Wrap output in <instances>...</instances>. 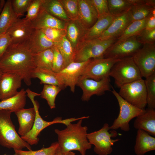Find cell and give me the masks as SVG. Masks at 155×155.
<instances>
[{
  "label": "cell",
  "mask_w": 155,
  "mask_h": 155,
  "mask_svg": "<svg viewBox=\"0 0 155 155\" xmlns=\"http://www.w3.org/2000/svg\"><path fill=\"white\" fill-rule=\"evenodd\" d=\"M53 52L52 70L58 73L65 68L63 57L57 47L55 46L52 48Z\"/></svg>",
  "instance_id": "cell-40"
},
{
  "label": "cell",
  "mask_w": 155,
  "mask_h": 155,
  "mask_svg": "<svg viewBox=\"0 0 155 155\" xmlns=\"http://www.w3.org/2000/svg\"><path fill=\"white\" fill-rule=\"evenodd\" d=\"M132 57L142 77L155 73V44L143 45Z\"/></svg>",
  "instance_id": "cell-10"
},
{
  "label": "cell",
  "mask_w": 155,
  "mask_h": 155,
  "mask_svg": "<svg viewBox=\"0 0 155 155\" xmlns=\"http://www.w3.org/2000/svg\"><path fill=\"white\" fill-rule=\"evenodd\" d=\"M68 18L77 20L78 15V0H59Z\"/></svg>",
  "instance_id": "cell-38"
},
{
  "label": "cell",
  "mask_w": 155,
  "mask_h": 155,
  "mask_svg": "<svg viewBox=\"0 0 155 155\" xmlns=\"http://www.w3.org/2000/svg\"><path fill=\"white\" fill-rule=\"evenodd\" d=\"M11 113L5 110H0V144L14 150H22L25 148L32 150L30 145L16 132L11 119Z\"/></svg>",
  "instance_id": "cell-4"
},
{
  "label": "cell",
  "mask_w": 155,
  "mask_h": 155,
  "mask_svg": "<svg viewBox=\"0 0 155 155\" xmlns=\"http://www.w3.org/2000/svg\"><path fill=\"white\" fill-rule=\"evenodd\" d=\"M19 124L18 133L21 136L24 135L31 129L33 125L36 116L34 107L22 108L15 112Z\"/></svg>",
  "instance_id": "cell-22"
},
{
  "label": "cell",
  "mask_w": 155,
  "mask_h": 155,
  "mask_svg": "<svg viewBox=\"0 0 155 155\" xmlns=\"http://www.w3.org/2000/svg\"><path fill=\"white\" fill-rule=\"evenodd\" d=\"M96 11L98 19L109 14L108 0H91Z\"/></svg>",
  "instance_id": "cell-44"
},
{
  "label": "cell",
  "mask_w": 155,
  "mask_h": 155,
  "mask_svg": "<svg viewBox=\"0 0 155 155\" xmlns=\"http://www.w3.org/2000/svg\"><path fill=\"white\" fill-rule=\"evenodd\" d=\"M32 0H13L11 3L13 11L18 18L27 11Z\"/></svg>",
  "instance_id": "cell-41"
},
{
  "label": "cell",
  "mask_w": 155,
  "mask_h": 155,
  "mask_svg": "<svg viewBox=\"0 0 155 155\" xmlns=\"http://www.w3.org/2000/svg\"><path fill=\"white\" fill-rule=\"evenodd\" d=\"M119 94L127 102L139 108L147 105L146 92L142 78L125 84L120 88Z\"/></svg>",
  "instance_id": "cell-9"
},
{
  "label": "cell",
  "mask_w": 155,
  "mask_h": 155,
  "mask_svg": "<svg viewBox=\"0 0 155 155\" xmlns=\"http://www.w3.org/2000/svg\"><path fill=\"white\" fill-rule=\"evenodd\" d=\"M63 89V88L59 86L44 84L43 89L40 94V97L46 100L51 109L55 108L56 97Z\"/></svg>",
  "instance_id": "cell-32"
},
{
  "label": "cell",
  "mask_w": 155,
  "mask_h": 155,
  "mask_svg": "<svg viewBox=\"0 0 155 155\" xmlns=\"http://www.w3.org/2000/svg\"><path fill=\"white\" fill-rule=\"evenodd\" d=\"M136 38L137 41L142 44H155V29L148 30L145 29Z\"/></svg>",
  "instance_id": "cell-42"
},
{
  "label": "cell",
  "mask_w": 155,
  "mask_h": 155,
  "mask_svg": "<svg viewBox=\"0 0 155 155\" xmlns=\"http://www.w3.org/2000/svg\"><path fill=\"white\" fill-rule=\"evenodd\" d=\"M34 55L26 42L11 44L0 59V70L3 73L19 75L27 85L30 86L32 84V72L36 67Z\"/></svg>",
  "instance_id": "cell-1"
},
{
  "label": "cell",
  "mask_w": 155,
  "mask_h": 155,
  "mask_svg": "<svg viewBox=\"0 0 155 155\" xmlns=\"http://www.w3.org/2000/svg\"><path fill=\"white\" fill-rule=\"evenodd\" d=\"M4 1L0 0V13H1L2 10V8L3 5V3H4Z\"/></svg>",
  "instance_id": "cell-50"
},
{
  "label": "cell",
  "mask_w": 155,
  "mask_h": 155,
  "mask_svg": "<svg viewBox=\"0 0 155 155\" xmlns=\"http://www.w3.org/2000/svg\"><path fill=\"white\" fill-rule=\"evenodd\" d=\"M77 21L86 30L91 28L98 20L97 13L91 0H78Z\"/></svg>",
  "instance_id": "cell-17"
},
{
  "label": "cell",
  "mask_w": 155,
  "mask_h": 155,
  "mask_svg": "<svg viewBox=\"0 0 155 155\" xmlns=\"http://www.w3.org/2000/svg\"><path fill=\"white\" fill-rule=\"evenodd\" d=\"M76 86L82 90V100L86 101H89L93 95L101 96L106 91L110 90L111 86L110 77L96 81L82 76L79 77Z\"/></svg>",
  "instance_id": "cell-13"
},
{
  "label": "cell",
  "mask_w": 155,
  "mask_h": 155,
  "mask_svg": "<svg viewBox=\"0 0 155 155\" xmlns=\"http://www.w3.org/2000/svg\"><path fill=\"white\" fill-rule=\"evenodd\" d=\"M136 36L117 41L105 51L103 58L121 59L132 56L142 46Z\"/></svg>",
  "instance_id": "cell-11"
},
{
  "label": "cell",
  "mask_w": 155,
  "mask_h": 155,
  "mask_svg": "<svg viewBox=\"0 0 155 155\" xmlns=\"http://www.w3.org/2000/svg\"><path fill=\"white\" fill-rule=\"evenodd\" d=\"M26 42L29 49L34 55L52 49L57 44L49 39L42 29H34Z\"/></svg>",
  "instance_id": "cell-18"
},
{
  "label": "cell",
  "mask_w": 155,
  "mask_h": 155,
  "mask_svg": "<svg viewBox=\"0 0 155 155\" xmlns=\"http://www.w3.org/2000/svg\"><path fill=\"white\" fill-rule=\"evenodd\" d=\"M131 22L127 12L115 17L108 28L98 39L101 40L118 38Z\"/></svg>",
  "instance_id": "cell-19"
},
{
  "label": "cell",
  "mask_w": 155,
  "mask_h": 155,
  "mask_svg": "<svg viewBox=\"0 0 155 155\" xmlns=\"http://www.w3.org/2000/svg\"><path fill=\"white\" fill-rule=\"evenodd\" d=\"M148 16L142 20L131 22L121 35L117 38V41H121L131 37L136 36L140 34L145 28Z\"/></svg>",
  "instance_id": "cell-30"
},
{
  "label": "cell",
  "mask_w": 155,
  "mask_h": 155,
  "mask_svg": "<svg viewBox=\"0 0 155 155\" xmlns=\"http://www.w3.org/2000/svg\"><path fill=\"white\" fill-rule=\"evenodd\" d=\"M26 90L23 88L14 96L0 101V110L15 113L24 108L26 104Z\"/></svg>",
  "instance_id": "cell-27"
},
{
  "label": "cell",
  "mask_w": 155,
  "mask_h": 155,
  "mask_svg": "<svg viewBox=\"0 0 155 155\" xmlns=\"http://www.w3.org/2000/svg\"><path fill=\"white\" fill-rule=\"evenodd\" d=\"M109 13L116 17L127 13L132 5L127 0H108Z\"/></svg>",
  "instance_id": "cell-35"
},
{
  "label": "cell",
  "mask_w": 155,
  "mask_h": 155,
  "mask_svg": "<svg viewBox=\"0 0 155 155\" xmlns=\"http://www.w3.org/2000/svg\"><path fill=\"white\" fill-rule=\"evenodd\" d=\"M31 21L34 29L47 28L65 29L66 22L52 16L41 7L37 16Z\"/></svg>",
  "instance_id": "cell-20"
},
{
  "label": "cell",
  "mask_w": 155,
  "mask_h": 155,
  "mask_svg": "<svg viewBox=\"0 0 155 155\" xmlns=\"http://www.w3.org/2000/svg\"><path fill=\"white\" fill-rule=\"evenodd\" d=\"M42 0H32L27 11L24 18L32 21L37 16L40 9Z\"/></svg>",
  "instance_id": "cell-43"
},
{
  "label": "cell",
  "mask_w": 155,
  "mask_h": 155,
  "mask_svg": "<svg viewBox=\"0 0 155 155\" xmlns=\"http://www.w3.org/2000/svg\"><path fill=\"white\" fill-rule=\"evenodd\" d=\"M145 29L148 30L155 29V8L148 18Z\"/></svg>",
  "instance_id": "cell-46"
},
{
  "label": "cell",
  "mask_w": 155,
  "mask_h": 155,
  "mask_svg": "<svg viewBox=\"0 0 155 155\" xmlns=\"http://www.w3.org/2000/svg\"><path fill=\"white\" fill-rule=\"evenodd\" d=\"M155 150V138L146 131L138 129L134 147L137 155H144L148 152Z\"/></svg>",
  "instance_id": "cell-24"
},
{
  "label": "cell",
  "mask_w": 155,
  "mask_h": 155,
  "mask_svg": "<svg viewBox=\"0 0 155 155\" xmlns=\"http://www.w3.org/2000/svg\"><path fill=\"white\" fill-rule=\"evenodd\" d=\"M42 30L49 39L57 44L66 35L65 29L47 28L42 29Z\"/></svg>",
  "instance_id": "cell-39"
},
{
  "label": "cell",
  "mask_w": 155,
  "mask_h": 155,
  "mask_svg": "<svg viewBox=\"0 0 155 155\" xmlns=\"http://www.w3.org/2000/svg\"><path fill=\"white\" fill-rule=\"evenodd\" d=\"M53 57L52 48L34 54V61L36 67L52 70Z\"/></svg>",
  "instance_id": "cell-31"
},
{
  "label": "cell",
  "mask_w": 155,
  "mask_h": 155,
  "mask_svg": "<svg viewBox=\"0 0 155 155\" xmlns=\"http://www.w3.org/2000/svg\"><path fill=\"white\" fill-rule=\"evenodd\" d=\"M119 59L109 58L91 59L81 76L96 81L110 77L109 74L111 68Z\"/></svg>",
  "instance_id": "cell-12"
},
{
  "label": "cell",
  "mask_w": 155,
  "mask_h": 155,
  "mask_svg": "<svg viewBox=\"0 0 155 155\" xmlns=\"http://www.w3.org/2000/svg\"><path fill=\"white\" fill-rule=\"evenodd\" d=\"M2 73H3V72L1 70H0V79H1V75H2Z\"/></svg>",
  "instance_id": "cell-51"
},
{
  "label": "cell",
  "mask_w": 155,
  "mask_h": 155,
  "mask_svg": "<svg viewBox=\"0 0 155 155\" xmlns=\"http://www.w3.org/2000/svg\"><path fill=\"white\" fill-rule=\"evenodd\" d=\"M115 17L109 13L98 18L95 24L87 30L83 41L98 38L109 27Z\"/></svg>",
  "instance_id": "cell-26"
},
{
  "label": "cell",
  "mask_w": 155,
  "mask_h": 155,
  "mask_svg": "<svg viewBox=\"0 0 155 155\" xmlns=\"http://www.w3.org/2000/svg\"><path fill=\"white\" fill-rule=\"evenodd\" d=\"M111 87L113 88L112 92L118 101L120 110L118 117L110 127V129L115 130L120 128L123 131H128L130 130V121L144 113L146 110L130 103L123 98L112 87Z\"/></svg>",
  "instance_id": "cell-8"
},
{
  "label": "cell",
  "mask_w": 155,
  "mask_h": 155,
  "mask_svg": "<svg viewBox=\"0 0 155 155\" xmlns=\"http://www.w3.org/2000/svg\"><path fill=\"white\" fill-rule=\"evenodd\" d=\"M117 39L101 40L96 38L82 41L75 51L73 62H82L92 59L103 58L106 50Z\"/></svg>",
  "instance_id": "cell-5"
},
{
  "label": "cell",
  "mask_w": 155,
  "mask_h": 155,
  "mask_svg": "<svg viewBox=\"0 0 155 155\" xmlns=\"http://www.w3.org/2000/svg\"><path fill=\"white\" fill-rule=\"evenodd\" d=\"M31 77L32 78L39 79L41 84L59 86L64 89L65 88L57 73L52 70L36 67L32 72Z\"/></svg>",
  "instance_id": "cell-25"
},
{
  "label": "cell",
  "mask_w": 155,
  "mask_h": 155,
  "mask_svg": "<svg viewBox=\"0 0 155 155\" xmlns=\"http://www.w3.org/2000/svg\"><path fill=\"white\" fill-rule=\"evenodd\" d=\"M65 29V37L71 44L75 51L83 41L87 30L84 29L77 20L66 21Z\"/></svg>",
  "instance_id": "cell-21"
},
{
  "label": "cell",
  "mask_w": 155,
  "mask_h": 155,
  "mask_svg": "<svg viewBox=\"0 0 155 155\" xmlns=\"http://www.w3.org/2000/svg\"><path fill=\"white\" fill-rule=\"evenodd\" d=\"M34 30L30 21L18 18L6 32L10 36L11 44H18L27 41Z\"/></svg>",
  "instance_id": "cell-15"
},
{
  "label": "cell",
  "mask_w": 155,
  "mask_h": 155,
  "mask_svg": "<svg viewBox=\"0 0 155 155\" xmlns=\"http://www.w3.org/2000/svg\"><path fill=\"white\" fill-rule=\"evenodd\" d=\"M58 142H53L51 146L47 148L43 147L36 150L24 151L22 150H15L16 155H54L58 148Z\"/></svg>",
  "instance_id": "cell-37"
},
{
  "label": "cell",
  "mask_w": 155,
  "mask_h": 155,
  "mask_svg": "<svg viewBox=\"0 0 155 155\" xmlns=\"http://www.w3.org/2000/svg\"><path fill=\"white\" fill-rule=\"evenodd\" d=\"M154 8L145 4L132 5L127 13L131 22L146 18Z\"/></svg>",
  "instance_id": "cell-34"
},
{
  "label": "cell",
  "mask_w": 155,
  "mask_h": 155,
  "mask_svg": "<svg viewBox=\"0 0 155 155\" xmlns=\"http://www.w3.org/2000/svg\"><path fill=\"white\" fill-rule=\"evenodd\" d=\"M54 155H75V154L71 151L66 152H62L57 148Z\"/></svg>",
  "instance_id": "cell-48"
},
{
  "label": "cell",
  "mask_w": 155,
  "mask_h": 155,
  "mask_svg": "<svg viewBox=\"0 0 155 155\" xmlns=\"http://www.w3.org/2000/svg\"><path fill=\"white\" fill-rule=\"evenodd\" d=\"M26 91L27 96L33 104L36 112V116L31 129L27 134L21 137L30 145L37 144L39 141L38 136L40 132L44 129L51 125L60 123L67 126L73 121L84 119L83 117L76 118H72L62 119L61 117H58L52 121H46L40 115L39 111V104L37 101L34 100V98L36 96H40V94L33 92L29 88L27 89Z\"/></svg>",
  "instance_id": "cell-3"
},
{
  "label": "cell",
  "mask_w": 155,
  "mask_h": 155,
  "mask_svg": "<svg viewBox=\"0 0 155 155\" xmlns=\"http://www.w3.org/2000/svg\"><path fill=\"white\" fill-rule=\"evenodd\" d=\"M83 119L76 123H70L63 130L55 129L58 136V149L64 152L77 150L81 155H86V150L91 148L87 137L88 127L82 125Z\"/></svg>",
  "instance_id": "cell-2"
},
{
  "label": "cell",
  "mask_w": 155,
  "mask_h": 155,
  "mask_svg": "<svg viewBox=\"0 0 155 155\" xmlns=\"http://www.w3.org/2000/svg\"><path fill=\"white\" fill-rule=\"evenodd\" d=\"M22 80V78L16 74L3 73L0 80V100L16 94L18 92V90L21 86Z\"/></svg>",
  "instance_id": "cell-16"
},
{
  "label": "cell",
  "mask_w": 155,
  "mask_h": 155,
  "mask_svg": "<svg viewBox=\"0 0 155 155\" xmlns=\"http://www.w3.org/2000/svg\"><path fill=\"white\" fill-rule=\"evenodd\" d=\"M90 60L82 62H72L57 73L65 88L68 86L71 92H74L78 80Z\"/></svg>",
  "instance_id": "cell-14"
},
{
  "label": "cell",
  "mask_w": 155,
  "mask_h": 155,
  "mask_svg": "<svg viewBox=\"0 0 155 155\" xmlns=\"http://www.w3.org/2000/svg\"><path fill=\"white\" fill-rule=\"evenodd\" d=\"M110 129L109 125L105 123L99 130L87 133V137L89 142L92 145H94V150L98 155L110 154L113 150L112 146L120 140L112 139V137H116L118 133L115 130L109 132Z\"/></svg>",
  "instance_id": "cell-7"
},
{
  "label": "cell",
  "mask_w": 155,
  "mask_h": 155,
  "mask_svg": "<svg viewBox=\"0 0 155 155\" xmlns=\"http://www.w3.org/2000/svg\"><path fill=\"white\" fill-rule=\"evenodd\" d=\"M109 76L114 78L115 84L119 88L142 78L132 56L120 59L115 63Z\"/></svg>",
  "instance_id": "cell-6"
},
{
  "label": "cell",
  "mask_w": 155,
  "mask_h": 155,
  "mask_svg": "<svg viewBox=\"0 0 155 155\" xmlns=\"http://www.w3.org/2000/svg\"><path fill=\"white\" fill-rule=\"evenodd\" d=\"M132 5H136L145 4V0H127Z\"/></svg>",
  "instance_id": "cell-47"
},
{
  "label": "cell",
  "mask_w": 155,
  "mask_h": 155,
  "mask_svg": "<svg viewBox=\"0 0 155 155\" xmlns=\"http://www.w3.org/2000/svg\"><path fill=\"white\" fill-rule=\"evenodd\" d=\"M3 155H7V154H4ZM13 155H16V154L15 153Z\"/></svg>",
  "instance_id": "cell-52"
},
{
  "label": "cell",
  "mask_w": 155,
  "mask_h": 155,
  "mask_svg": "<svg viewBox=\"0 0 155 155\" xmlns=\"http://www.w3.org/2000/svg\"><path fill=\"white\" fill-rule=\"evenodd\" d=\"M148 108H155V73L146 78L144 80Z\"/></svg>",
  "instance_id": "cell-36"
},
{
  "label": "cell",
  "mask_w": 155,
  "mask_h": 155,
  "mask_svg": "<svg viewBox=\"0 0 155 155\" xmlns=\"http://www.w3.org/2000/svg\"><path fill=\"white\" fill-rule=\"evenodd\" d=\"M134 128L142 130L150 135L155 136V110L148 108L145 112L136 117L133 124Z\"/></svg>",
  "instance_id": "cell-23"
},
{
  "label": "cell",
  "mask_w": 155,
  "mask_h": 155,
  "mask_svg": "<svg viewBox=\"0 0 155 155\" xmlns=\"http://www.w3.org/2000/svg\"><path fill=\"white\" fill-rule=\"evenodd\" d=\"M145 4L151 7L155 8V0H145Z\"/></svg>",
  "instance_id": "cell-49"
},
{
  "label": "cell",
  "mask_w": 155,
  "mask_h": 155,
  "mask_svg": "<svg viewBox=\"0 0 155 155\" xmlns=\"http://www.w3.org/2000/svg\"><path fill=\"white\" fill-rule=\"evenodd\" d=\"M62 55L64 62V67L73 62L75 50L65 36L56 46Z\"/></svg>",
  "instance_id": "cell-33"
},
{
  "label": "cell",
  "mask_w": 155,
  "mask_h": 155,
  "mask_svg": "<svg viewBox=\"0 0 155 155\" xmlns=\"http://www.w3.org/2000/svg\"><path fill=\"white\" fill-rule=\"evenodd\" d=\"M11 44L10 38L6 32L0 34V59Z\"/></svg>",
  "instance_id": "cell-45"
},
{
  "label": "cell",
  "mask_w": 155,
  "mask_h": 155,
  "mask_svg": "<svg viewBox=\"0 0 155 155\" xmlns=\"http://www.w3.org/2000/svg\"><path fill=\"white\" fill-rule=\"evenodd\" d=\"M41 7L58 19L66 22L70 20L67 17L59 0H42Z\"/></svg>",
  "instance_id": "cell-29"
},
{
  "label": "cell",
  "mask_w": 155,
  "mask_h": 155,
  "mask_svg": "<svg viewBox=\"0 0 155 155\" xmlns=\"http://www.w3.org/2000/svg\"><path fill=\"white\" fill-rule=\"evenodd\" d=\"M18 18L13 11L11 0H7L0 14V34L6 32Z\"/></svg>",
  "instance_id": "cell-28"
}]
</instances>
